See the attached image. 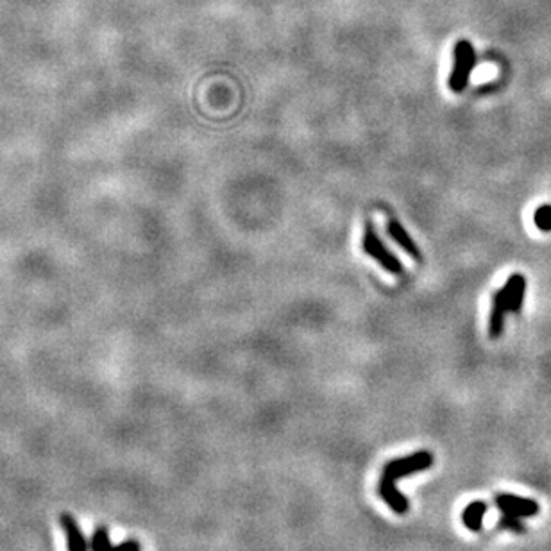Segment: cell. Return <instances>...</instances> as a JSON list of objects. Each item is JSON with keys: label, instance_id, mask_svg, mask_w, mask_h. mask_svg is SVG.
Returning a JSON list of instances; mask_svg holds the SVG:
<instances>
[{"label": "cell", "instance_id": "cell-1", "mask_svg": "<svg viewBox=\"0 0 551 551\" xmlns=\"http://www.w3.org/2000/svg\"><path fill=\"white\" fill-rule=\"evenodd\" d=\"M496 505L501 510L499 517V528L510 530L514 533H524V524L521 523L523 517H530L539 512V503L533 499H524L514 494H498Z\"/></svg>", "mask_w": 551, "mask_h": 551}, {"label": "cell", "instance_id": "cell-2", "mask_svg": "<svg viewBox=\"0 0 551 551\" xmlns=\"http://www.w3.org/2000/svg\"><path fill=\"white\" fill-rule=\"evenodd\" d=\"M362 249L365 254H369L376 264L380 265L381 268H385L387 272L394 276H401L404 272L403 264L400 261V258L383 244V240L380 238L376 228L372 226V222L365 224L364 238H362Z\"/></svg>", "mask_w": 551, "mask_h": 551}, {"label": "cell", "instance_id": "cell-3", "mask_svg": "<svg viewBox=\"0 0 551 551\" xmlns=\"http://www.w3.org/2000/svg\"><path fill=\"white\" fill-rule=\"evenodd\" d=\"M433 465V456L430 451H417L410 456H403V458L392 460L383 468V475H381L380 482L383 484H394L397 479L407 478V476L414 475V472L426 471Z\"/></svg>", "mask_w": 551, "mask_h": 551}, {"label": "cell", "instance_id": "cell-4", "mask_svg": "<svg viewBox=\"0 0 551 551\" xmlns=\"http://www.w3.org/2000/svg\"><path fill=\"white\" fill-rule=\"evenodd\" d=\"M476 64V54L471 41L460 40L455 45V63H453L451 76L447 79V86L455 93H462L468 88L469 77Z\"/></svg>", "mask_w": 551, "mask_h": 551}, {"label": "cell", "instance_id": "cell-5", "mask_svg": "<svg viewBox=\"0 0 551 551\" xmlns=\"http://www.w3.org/2000/svg\"><path fill=\"white\" fill-rule=\"evenodd\" d=\"M512 312V301H510V292H508L507 285L499 288L492 296V306H491V317H489V336L492 340L499 339L505 328V317L507 313Z\"/></svg>", "mask_w": 551, "mask_h": 551}, {"label": "cell", "instance_id": "cell-6", "mask_svg": "<svg viewBox=\"0 0 551 551\" xmlns=\"http://www.w3.org/2000/svg\"><path fill=\"white\" fill-rule=\"evenodd\" d=\"M387 233H388V236L394 240L395 244L400 245V247L403 249L407 254H410L414 260L416 261L423 260V252H421L419 245L416 244V240L411 238L410 233L404 229V226L400 222V220L394 219V217H390V219L387 220Z\"/></svg>", "mask_w": 551, "mask_h": 551}, {"label": "cell", "instance_id": "cell-7", "mask_svg": "<svg viewBox=\"0 0 551 551\" xmlns=\"http://www.w3.org/2000/svg\"><path fill=\"white\" fill-rule=\"evenodd\" d=\"M60 523L64 536H67L68 551H88L90 546L86 543V537H84L79 523H77V519L72 514H67V512L60 514Z\"/></svg>", "mask_w": 551, "mask_h": 551}, {"label": "cell", "instance_id": "cell-8", "mask_svg": "<svg viewBox=\"0 0 551 551\" xmlns=\"http://www.w3.org/2000/svg\"><path fill=\"white\" fill-rule=\"evenodd\" d=\"M505 285L510 292L512 313H519L523 310L524 296H526V278L523 274H512Z\"/></svg>", "mask_w": 551, "mask_h": 551}, {"label": "cell", "instance_id": "cell-9", "mask_svg": "<svg viewBox=\"0 0 551 551\" xmlns=\"http://www.w3.org/2000/svg\"><path fill=\"white\" fill-rule=\"evenodd\" d=\"M487 512V505L484 501H472L462 512V523L471 531H479L484 528V517Z\"/></svg>", "mask_w": 551, "mask_h": 551}, {"label": "cell", "instance_id": "cell-10", "mask_svg": "<svg viewBox=\"0 0 551 551\" xmlns=\"http://www.w3.org/2000/svg\"><path fill=\"white\" fill-rule=\"evenodd\" d=\"M92 551H113L111 539H109V530L106 526H99L93 531Z\"/></svg>", "mask_w": 551, "mask_h": 551}, {"label": "cell", "instance_id": "cell-11", "mask_svg": "<svg viewBox=\"0 0 551 551\" xmlns=\"http://www.w3.org/2000/svg\"><path fill=\"white\" fill-rule=\"evenodd\" d=\"M533 220H536L537 228H539L540 231H551V206L550 204H544V206H540V208L536 212V215H533Z\"/></svg>", "mask_w": 551, "mask_h": 551}, {"label": "cell", "instance_id": "cell-12", "mask_svg": "<svg viewBox=\"0 0 551 551\" xmlns=\"http://www.w3.org/2000/svg\"><path fill=\"white\" fill-rule=\"evenodd\" d=\"M113 551H142V546L138 540L129 539V540H125V543L113 546Z\"/></svg>", "mask_w": 551, "mask_h": 551}]
</instances>
